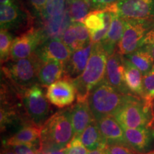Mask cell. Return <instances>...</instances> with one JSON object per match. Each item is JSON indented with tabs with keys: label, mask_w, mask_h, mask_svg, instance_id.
Returning a JSON list of instances; mask_svg holds the SVG:
<instances>
[{
	"label": "cell",
	"mask_w": 154,
	"mask_h": 154,
	"mask_svg": "<svg viewBox=\"0 0 154 154\" xmlns=\"http://www.w3.org/2000/svg\"><path fill=\"white\" fill-rule=\"evenodd\" d=\"M96 123L107 145L113 143L127 144L122 125L113 116L103 117L96 121Z\"/></svg>",
	"instance_id": "obj_20"
},
{
	"label": "cell",
	"mask_w": 154,
	"mask_h": 154,
	"mask_svg": "<svg viewBox=\"0 0 154 154\" xmlns=\"http://www.w3.org/2000/svg\"><path fill=\"white\" fill-rule=\"evenodd\" d=\"M143 75L148 74L154 65L153 58L147 50L140 48L129 54L124 56Z\"/></svg>",
	"instance_id": "obj_25"
},
{
	"label": "cell",
	"mask_w": 154,
	"mask_h": 154,
	"mask_svg": "<svg viewBox=\"0 0 154 154\" xmlns=\"http://www.w3.org/2000/svg\"><path fill=\"white\" fill-rule=\"evenodd\" d=\"M143 100L148 105L153 106L154 101V65L151 70L143 78Z\"/></svg>",
	"instance_id": "obj_29"
},
{
	"label": "cell",
	"mask_w": 154,
	"mask_h": 154,
	"mask_svg": "<svg viewBox=\"0 0 154 154\" xmlns=\"http://www.w3.org/2000/svg\"><path fill=\"white\" fill-rule=\"evenodd\" d=\"M69 109L74 128V137H79L88 125L96 121L90 109L87 101L83 102L77 101L76 103Z\"/></svg>",
	"instance_id": "obj_19"
},
{
	"label": "cell",
	"mask_w": 154,
	"mask_h": 154,
	"mask_svg": "<svg viewBox=\"0 0 154 154\" xmlns=\"http://www.w3.org/2000/svg\"><path fill=\"white\" fill-rule=\"evenodd\" d=\"M106 148H100L93 151H89L88 154H108Z\"/></svg>",
	"instance_id": "obj_37"
},
{
	"label": "cell",
	"mask_w": 154,
	"mask_h": 154,
	"mask_svg": "<svg viewBox=\"0 0 154 154\" xmlns=\"http://www.w3.org/2000/svg\"><path fill=\"white\" fill-rule=\"evenodd\" d=\"M112 19V12L107 9L92 11L84 21L93 43L101 42L106 35Z\"/></svg>",
	"instance_id": "obj_12"
},
{
	"label": "cell",
	"mask_w": 154,
	"mask_h": 154,
	"mask_svg": "<svg viewBox=\"0 0 154 154\" xmlns=\"http://www.w3.org/2000/svg\"><path fill=\"white\" fill-rule=\"evenodd\" d=\"M25 1L33 10L35 16L37 17L43 10L47 0H25Z\"/></svg>",
	"instance_id": "obj_34"
},
{
	"label": "cell",
	"mask_w": 154,
	"mask_h": 154,
	"mask_svg": "<svg viewBox=\"0 0 154 154\" xmlns=\"http://www.w3.org/2000/svg\"><path fill=\"white\" fill-rule=\"evenodd\" d=\"M113 116L128 128L154 127L153 107L132 94L127 95L124 103Z\"/></svg>",
	"instance_id": "obj_4"
},
{
	"label": "cell",
	"mask_w": 154,
	"mask_h": 154,
	"mask_svg": "<svg viewBox=\"0 0 154 154\" xmlns=\"http://www.w3.org/2000/svg\"><path fill=\"white\" fill-rule=\"evenodd\" d=\"M108 57L100 42L93 43L86 69L79 76L72 81L76 89L77 101H87L92 88L104 79Z\"/></svg>",
	"instance_id": "obj_1"
},
{
	"label": "cell",
	"mask_w": 154,
	"mask_h": 154,
	"mask_svg": "<svg viewBox=\"0 0 154 154\" xmlns=\"http://www.w3.org/2000/svg\"><path fill=\"white\" fill-rule=\"evenodd\" d=\"M112 12V19L110 27L106 35L100 42L108 56L113 54L116 51L119 42H120L125 28V21L115 12Z\"/></svg>",
	"instance_id": "obj_21"
},
{
	"label": "cell",
	"mask_w": 154,
	"mask_h": 154,
	"mask_svg": "<svg viewBox=\"0 0 154 154\" xmlns=\"http://www.w3.org/2000/svg\"><path fill=\"white\" fill-rule=\"evenodd\" d=\"M145 154H154V150H153V151H151L148 152V153H146Z\"/></svg>",
	"instance_id": "obj_40"
},
{
	"label": "cell",
	"mask_w": 154,
	"mask_h": 154,
	"mask_svg": "<svg viewBox=\"0 0 154 154\" xmlns=\"http://www.w3.org/2000/svg\"><path fill=\"white\" fill-rule=\"evenodd\" d=\"M127 95L116 89L105 79L94 86L87 101L96 121L114 115L124 103Z\"/></svg>",
	"instance_id": "obj_3"
},
{
	"label": "cell",
	"mask_w": 154,
	"mask_h": 154,
	"mask_svg": "<svg viewBox=\"0 0 154 154\" xmlns=\"http://www.w3.org/2000/svg\"><path fill=\"white\" fill-rule=\"evenodd\" d=\"M1 154H17L15 152L11 149L10 146L4 145V149L2 150Z\"/></svg>",
	"instance_id": "obj_38"
},
{
	"label": "cell",
	"mask_w": 154,
	"mask_h": 154,
	"mask_svg": "<svg viewBox=\"0 0 154 154\" xmlns=\"http://www.w3.org/2000/svg\"><path fill=\"white\" fill-rule=\"evenodd\" d=\"M20 0H0L1 2V5H7V4L16 2H19Z\"/></svg>",
	"instance_id": "obj_39"
},
{
	"label": "cell",
	"mask_w": 154,
	"mask_h": 154,
	"mask_svg": "<svg viewBox=\"0 0 154 154\" xmlns=\"http://www.w3.org/2000/svg\"><path fill=\"white\" fill-rule=\"evenodd\" d=\"M40 84L23 88L21 92L23 106L26 114L36 126L41 127L49 118L51 108L46 93Z\"/></svg>",
	"instance_id": "obj_6"
},
{
	"label": "cell",
	"mask_w": 154,
	"mask_h": 154,
	"mask_svg": "<svg viewBox=\"0 0 154 154\" xmlns=\"http://www.w3.org/2000/svg\"><path fill=\"white\" fill-rule=\"evenodd\" d=\"M140 48L147 50L154 60V24L146 33Z\"/></svg>",
	"instance_id": "obj_32"
},
{
	"label": "cell",
	"mask_w": 154,
	"mask_h": 154,
	"mask_svg": "<svg viewBox=\"0 0 154 154\" xmlns=\"http://www.w3.org/2000/svg\"><path fill=\"white\" fill-rule=\"evenodd\" d=\"M72 51L60 38H50L42 42L34 54L42 61H59L65 63L72 55Z\"/></svg>",
	"instance_id": "obj_14"
},
{
	"label": "cell",
	"mask_w": 154,
	"mask_h": 154,
	"mask_svg": "<svg viewBox=\"0 0 154 154\" xmlns=\"http://www.w3.org/2000/svg\"><path fill=\"white\" fill-rule=\"evenodd\" d=\"M79 138L88 151H93L100 148H106L108 146L100 131L96 121L88 125Z\"/></svg>",
	"instance_id": "obj_24"
},
{
	"label": "cell",
	"mask_w": 154,
	"mask_h": 154,
	"mask_svg": "<svg viewBox=\"0 0 154 154\" xmlns=\"http://www.w3.org/2000/svg\"><path fill=\"white\" fill-rule=\"evenodd\" d=\"M15 37L14 34L5 29L0 32V58L1 63L3 64L10 60L11 51Z\"/></svg>",
	"instance_id": "obj_28"
},
{
	"label": "cell",
	"mask_w": 154,
	"mask_h": 154,
	"mask_svg": "<svg viewBox=\"0 0 154 154\" xmlns=\"http://www.w3.org/2000/svg\"><path fill=\"white\" fill-rule=\"evenodd\" d=\"M64 73V63L59 61H42L38 71V83L43 86H49L61 79Z\"/></svg>",
	"instance_id": "obj_22"
},
{
	"label": "cell",
	"mask_w": 154,
	"mask_h": 154,
	"mask_svg": "<svg viewBox=\"0 0 154 154\" xmlns=\"http://www.w3.org/2000/svg\"><path fill=\"white\" fill-rule=\"evenodd\" d=\"M67 0H47L43 10L37 19L40 21L61 17L68 11Z\"/></svg>",
	"instance_id": "obj_26"
},
{
	"label": "cell",
	"mask_w": 154,
	"mask_h": 154,
	"mask_svg": "<svg viewBox=\"0 0 154 154\" xmlns=\"http://www.w3.org/2000/svg\"><path fill=\"white\" fill-rule=\"evenodd\" d=\"M66 154H88V149L79 137H74L65 148Z\"/></svg>",
	"instance_id": "obj_30"
},
{
	"label": "cell",
	"mask_w": 154,
	"mask_h": 154,
	"mask_svg": "<svg viewBox=\"0 0 154 154\" xmlns=\"http://www.w3.org/2000/svg\"><path fill=\"white\" fill-rule=\"evenodd\" d=\"M44 38L38 28H32L27 32L16 36L13 42L11 51V60L29 57L35 52L36 49Z\"/></svg>",
	"instance_id": "obj_10"
},
{
	"label": "cell",
	"mask_w": 154,
	"mask_h": 154,
	"mask_svg": "<svg viewBox=\"0 0 154 154\" xmlns=\"http://www.w3.org/2000/svg\"><path fill=\"white\" fill-rule=\"evenodd\" d=\"M124 57V82L128 91L132 95L143 99V75Z\"/></svg>",
	"instance_id": "obj_23"
},
{
	"label": "cell",
	"mask_w": 154,
	"mask_h": 154,
	"mask_svg": "<svg viewBox=\"0 0 154 154\" xmlns=\"http://www.w3.org/2000/svg\"><path fill=\"white\" fill-rule=\"evenodd\" d=\"M125 28L118 48L119 52L126 56L140 49L146 33L153 25V20L124 19Z\"/></svg>",
	"instance_id": "obj_8"
},
{
	"label": "cell",
	"mask_w": 154,
	"mask_h": 154,
	"mask_svg": "<svg viewBox=\"0 0 154 154\" xmlns=\"http://www.w3.org/2000/svg\"><path fill=\"white\" fill-rule=\"evenodd\" d=\"M105 79L122 94H131L124 82V57L118 50L108 57Z\"/></svg>",
	"instance_id": "obj_15"
},
{
	"label": "cell",
	"mask_w": 154,
	"mask_h": 154,
	"mask_svg": "<svg viewBox=\"0 0 154 154\" xmlns=\"http://www.w3.org/2000/svg\"><path fill=\"white\" fill-rule=\"evenodd\" d=\"M153 113H154V101H153Z\"/></svg>",
	"instance_id": "obj_42"
},
{
	"label": "cell",
	"mask_w": 154,
	"mask_h": 154,
	"mask_svg": "<svg viewBox=\"0 0 154 154\" xmlns=\"http://www.w3.org/2000/svg\"><path fill=\"white\" fill-rule=\"evenodd\" d=\"M46 96L49 103L62 109L74 103L76 97V89L72 81L62 78L47 86Z\"/></svg>",
	"instance_id": "obj_11"
},
{
	"label": "cell",
	"mask_w": 154,
	"mask_h": 154,
	"mask_svg": "<svg viewBox=\"0 0 154 154\" xmlns=\"http://www.w3.org/2000/svg\"><path fill=\"white\" fill-rule=\"evenodd\" d=\"M91 5L92 11L95 10H103L111 7V5H115L120 0H88Z\"/></svg>",
	"instance_id": "obj_33"
},
{
	"label": "cell",
	"mask_w": 154,
	"mask_h": 154,
	"mask_svg": "<svg viewBox=\"0 0 154 154\" xmlns=\"http://www.w3.org/2000/svg\"><path fill=\"white\" fill-rule=\"evenodd\" d=\"M106 9L124 19L154 21V0H120Z\"/></svg>",
	"instance_id": "obj_9"
},
{
	"label": "cell",
	"mask_w": 154,
	"mask_h": 154,
	"mask_svg": "<svg viewBox=\"0 0 154 154\" xmlns=\"http://www.w3.org/2000/svg\"><path fill=\"white\" fill-rule=\"evenodd\" d=\"M108 154H138L129 146L124 143H113L107 146Z\"/></svg>",
	"instance_id": "obj_31"
},
{
	"label": "cell",
	"mask_w": 154,
	"mask_h": 154,
	"mask_svg": "<svg viewBox=\"0 0 154 154\" xmlns=\"http://www.w3.org/2000/svg\"><path fill=\"white\" fill-rule=\"evenodd\" d=\"M93 42L87 47L76 50L72 53L70 58L64 63V73L63 78L74 81L82 74L86 69L91 56Z\"/></svg>",
	"instance_id": "obj_18"
},
{
	"label": "cell",
	"mask_w": 154,
	"mask_h": 154,
	"mask_svg": "<svg viewBox=\"0 0 154 154\" xmlns=\"http://www.w3.org/2000/svg\"><path fill=\"white\" fill-rule=\"evenodd\" d=\"M42 61L33 54L29 57L9 60L2 66V74L20 89L38 83V71Z\"/></svg>",
	"instance_id": "obj_5"
},
{
	"label": "cell",
	"mask_w": 154,
	"mask_h": 154,
	"mask_svg": "<svg viewBox=\"0 0 154 154\" xmlns=\"http://www.w3.org/2000/svg\"><path fill=\"white\" fill-rule=\"evenodd\" d=\"M67 1L69 2H72V1H74V0H67Z\"/></svg>",
	"instance_id": "obj_41"
},
{
	"label": "cell",
	"mask_w": 154,
	"mask_h": 154,
	"mask_svg": "<svg viewBox=\"0 0 154 154\" xmlns=\"http://www.w3.org/2000/svg\"><path fill=\"white\" fill-rule=\"evenodd\" d=\"M34 17L27 10L22 0L16 2L1 5L0 25L1 29L17 33L19 35L34 27Z\"/></svg>",
	"instance_id": "obj_7"
},
{
	"label": "cell",
	"mask_w": 154,
	"mask_h": 154,
	"mask_svg": "<svg viewBox=\"0 0 154 154\" xmlns=\"http://www.w3.org/2000/svg\"><path fill=\"white\" fill-rule=\"evenodd\" d=\"M45 152L46 154H66L65 151V149L60 150H54V149H49V150H43Z\"/></svg>",
	"instance_id": "obj_36"
},
{
	"label": "cell",
	"mask_w": 154,
	"mask_h": 154,
	"mask_svg": "<svg viewBox=\"0 0 154 154\" xmlns=\"http://www.w3.org/2000/svg\"><path fill=\"white\" fill-rule=\"evenodd\" d=\"M61 39L72 52L87 47L91 43L88 29L80 22H72L63 32Z\"/></svg>",
	"instance_id": "obj_17"
},
{
	"label": "cell",
	"mask_w": 154,
	"mask_h": 154,
	"mask_svg": "<svg viewBox=\"0 0 154 154\" xmlns=\"http://www.w3.org/2000/svg\"><path fill=\"white\" fill-rule=\"evenodd\" d=\"M123 126L127 144L138 154L151 151L154 144V127L128 128Z\"/></svg>",
	"instance_id": "obj_13"
},
{
	"label": "cell",
	"mask_w": 154,
	"mask_h": 154,
	"mask_svg": "<svg viewBox=\"0 0 154 154\" xmlns=\"http://www.w3.org/2000/svg\"><path fill=\"white\" fill-rule=\"evenodd\" d=\"M69 16L72 22H80L84 24V19L92 11L91 5L88 0H74L68 2Z\"/></svg>",
	"instance_id": "obj_27"
},
{
	"label": "cell",
	"mask_w": 154,
	"mask_h": 154,
	"mask_svg": "<svg viewBox=\"0 0 154 154\" xmlns=\"http://www.w3.org/2000/svg\"><path fill=\"white\" fill-rule=\"evenodd\" d=\"M10 147L17 154H36L33 149L26 145H14Z\"/></svg>",
	"instance_id": "obj_35"
},
{
	"label": "cell",
	"mask_w": 154,
	"mask_h": 154,
	"mask_svg": "<svg viewBox=\"0 0 154 154\" xmlns=\"http://www.w3.org/2000/svg\"><path fill=\"white\" fill-rule=\"evenodd\" d=\"M5 146L26 145L37 151L42 149L41 128L33 123L25 124L7 138L4 142Z\"/></svg>",
	"instance_id": "obj_16"
},
{
	"label": "cell",
	"mask_w": 154,
	"mask_h": 154,
	"mask_svg": "<svg viewBox=\"0 0 154 154\" xmlns=\"http://www.w3.org/2000/svg\"><path fill=\"white\" fill-rule=\"evenodd\" d=\"M74 136L69 109L59 110L51 115L41 127L42 149H63Z\"/></svg>",
	"instance_id": "obj_2"
}]
</instances>
